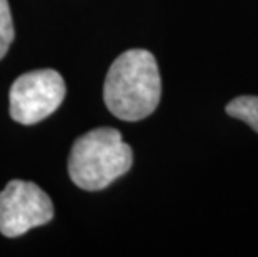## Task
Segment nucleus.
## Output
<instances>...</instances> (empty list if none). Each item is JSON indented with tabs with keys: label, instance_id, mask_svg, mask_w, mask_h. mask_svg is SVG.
<instances>
[{
	"label": "nucleus",
	"instance_id": "nucleus-1",
	"mask_svg": "<svg viewBox=\"0 0 258 257\" xmlns=\"http://www.w3.org/2000/svg\"><path fill=\"white\" fill-rule=\"evenodd\" d=\"M162 80L155 57L144 48H132L115 59L103 84V100L115 117L135 122L155 111Z\"/></svg>",
	"mask_w": 258,
	"mask_h": 257
},
{
	"label": "nucleus",
	"instance_id": "nucleus-2",
	"mask_svg": "<svg viewBox=\"0 0 258 257\" xmlns=\"http://www.w3.org/2000/svg\"><path fill=\"white\" fill-rule=\"evenodd\" d=\"M134 152L117 129H93L75 140L69 157V176L77 187L102 190L127 174Z\"/></svg>",
	"mask_w": 258,
	"mask_h": 257
},
{
	"label": "nucleus",
	"instance_id": "nucleus-3",
	"mask_svg": "<svg viewBox=\"0 0 258 257\" xmlns=\"http://www.w3.org/2000/svg\"><path fill=\"white\" fill-rule=\"evenodd\" d=\"M65 82L57 70H32L10 87L9 111L10 117L22 125H34L52 116L65 99Z\"/></svg>",
	"mask_w": 258,
	"mask_h": 257
},
{
	"label": "nucleus",
	"instance_id": "nucleus-4",
	"mask_svg": "<svg viewBox=\"0 0 258 257\" xmlns=\"http://www.w3.org/2000/svg\"><path fill=\"white\" fill-rule=\"evenodd\" d=\"M52 219V200L37 184L10 180L0 192V234L5 237H19Z\"/></svg>",
	"mask_w": 258,
	"mask_h": 257
},
{
	"label": "nucleus",
	"instance_id": "nucleus-5",
	"mask_svg": "<svg viewBox=\"0 0 258 257\" xmlns=\"http://www.w3.org/2000/svg\"><path fill=\"white\" fill-rule=\"evenodd\" d=\"M227 114L230 117L243 120L258 132V97L241 95L227 104Z\"/></svg>",
	"mask_w": 258,
	"mask_h": 257
},
{
	"label": "nucleus",
	"instance_id": "nucleus-6",
	"mask_svg": "<svg viewBox=\"0 0 258 257\" xmlns=\"http://www.w3.org/2000/svg\"><path fill=\"white\" fill-rule=\"evenodd\" d=\"M15 29L12 12H10L7 0H0V60L7 56L10 45L14 42Z\"/></svg>",
	"mask_w": 258,
	"mask_h": 257
}]
</instances>
